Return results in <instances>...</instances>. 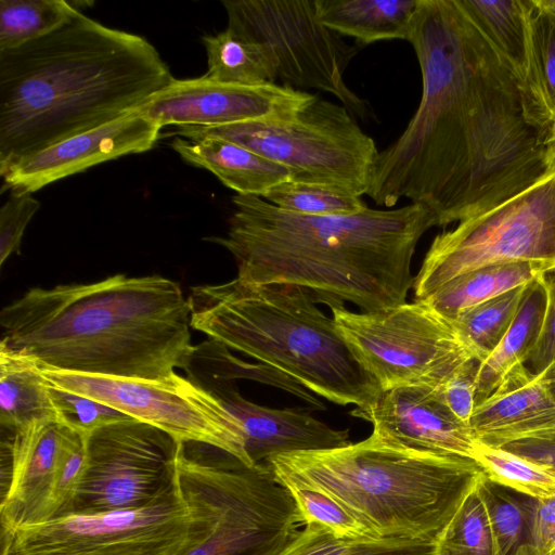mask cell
I'll return each instance as SVG.
<instances>
[{"instance_id": "obj_1", "label": "cell", "mask_w": 555, "mask_h": 555, "mask_svg": "<svg viewBox=\"0 0 555 555\" xmlns=\"http://www.w3.org/2000/svg\"><path fill=\"white\" fill-rule=\"evenodd\" d=\"M408 41L422 98L375 160L369 195L426 207L437 227L475 217L555 170V122L459 0H420Z\"/></svg>"}, {"instance_id": "obj_2", "label": "cell", "mask_w": 555, "mask_h": 555, "mask_svg": "<svg viewBox=\"0 0 555 555\" xmlns=\"http://www.w3.org/2000/svg\"><path fill=\"white\" fill-rule=\"evenodd\" d=\"M223 237L237 279L253 284H292L330 308L351 302L374 311L406 302L414 285L411 263L434 215L410 203L346 216H308L283 210L262 197L234 195Z\"/></svg>"}, {"instance_id": "obj_3", "label": "cell", "mask_w": 555, "mask_h": 555, "mask_svg": "<svg viewBox=\"0 0 555 555\" xmlns=\"http://www.w3.org/2000/svg\"><path fill=\"white\" fill-rule=\"evenodd\" d=\"M172 79L145 38L81 12L37 40L0 52V172L138 111Z\"/></svg>"}, {"instance_id": "obj_4", "label": "cell", "mask_w": 555, "mask_h": 555, "mask_svg": "<svg viewBox=\"0 0 555 555\" xmlns=\"http://www.w3.org/2000/svg\"><path fill=\"white\" fill-rule=\"evenodd\" d=\"M1 345L41 367L160 378L188 370L195 346L180 285L160 275L34 287L0 312Z\"/></svg>"}, {"instance_id": "obj_5", "label": "cell", "mask_w": 555, "mask_h": 555, "mask_svg": "<svg viewBox=\"0 0 555 555\" xmlns=\"http://www.w3.org/2000/svg\"><path fill=\"white\" fill-rule=\"evenodd\" d=\"M188 301L191 327L331 402L365 406L382 391L306 288L235 278L195 286Z\"/></svg>"}, {"instance_id": "obj_6", "label": "cell", "mask_w": 555, "mask_h": 555, "mask_svg": "<svg viewBox=\"0 0 555 555\" xmlns=\"http://www.w3.org/2000/svg\"><path fill=\"white\" fill-rule=\"evenodd\" d=\"M266 463L278 479L297 480L334 499L378 540L433 543L483 474L474 460L391 446L372 434Z\"/></svg>"}, {"instance_id": "obj_7", "label": "cell", "mask_w": 555, "mask_h": 555, "mask_svg": "<svg viewBox=\"0 0 555 555\" xmlns=\"http://www.w3.org/2000/svg\"><path fill=\"white\" fill-rule=\"evenodd\" d=\"M178 478L201 521L181 555H281L305 520L267 463L247 466L217 448L180 442Z\"/></svg>"}, {"instance_id": "obj_8", "label": "cell", "mask_w": 555, "mask_h": 555, "mask_svg": "<svg viewBox=\"0 0 555 555\" xmlns=\"http://www.w3.org/2000/svg\"><path fill=\"white\" fill-rule=\"evenodd\" d=\"M178 137H219L285 167L293 180L367 193L379 151L349 111L318 95L284 120L247 121L211 127L182 126Z\"/></svg>"}, {"instance_id": "obj_9", "label": "cell", "mask_w": 555, "mask_h": 555, "mask_svg": "<svg viewBox=\"0 0 555 555\" xmlns=\"http://www.w3.org/2000/svg\"><path fill=\"white\" fill-rule=\"evenodd\" d=\"M330 309L352 356L382 391L439 387L474 358L452 321L425 300L374 311L353 312L344 305Z\"/></svg>"}, {"instance_id": "obj_10", "label": "cell", "mask_w": 555, "mask_h": 555, "mask_svg": "<svg viewBox=\"0 0 555 555\" xmlns=\"http://www.w3.org/2000/svg\"><path fill=\"white\" fill-rule=\"evenodd\" d=\"M532 260L555 262V170L499 206L438 234L414 279V300H424L469 271Z\"/></svg>"}, {"instance_id": "obj_11", "label": "cell", "mask_w": 555, "mask_h": 555, "mask_svg": "<svg viewBox=\"0 0 555 555\" xmlns=\"http://www.w3.org/2000/svg\"><path fill=\"white\" fill-rule=\"evenodd\" d=\"M201 526L177 475L166 493L139 508L69 514L0 533V555H181Z\"/></svg>"}, {"instance_id": "obj_12", "label": "cell", "mask_w": 555, "mask_h": 555, "mask_svg": "<svg viewBox=\"0 0 555 555\" xmlns=\"http://www.w3.org/2000/svg\"><path fill=\"white\" fill-rule=\"evenodd\" d=\"M228 28L260 46L284 86L328 92L359 116L367 104L346 83L345 70L358 51L324 26L315 0H223Z\"/></svg>"}, {"instance_id": "obj_13", "label": "cell", "mask_w": 555, "mask_h": 555, "mask_svg": "<svg viewBox=\"0 0 555 555\" xmlns=\"http://www.w3.org/2000/svg\"><path fill=\"white\" fill-rule=\"evenodd\" d=\"M42 369L53 386L111 406L179 442L207 444L251 464L241 426L222 402L190 377H118Z\"/></svg>"}, {"instance_id": "obj_14", "label": "cell", "mask_w": 555, "mask_h": 555, "mask_svg": "<svg viewBox=\"0 0 555 555\" xmlns=\"http://www.w3.org/2000/svg\"><path fill=\"white\" fill-rule=\"evenodd\" d=\"M179 441L133 418L100 427L86 438V467L72 514L145 506L177 480Z\"/></svg>"}, {"instance_id": "obj_15", "label": "cell", "mask_w": 555, "mask_h": 555, "mask_svg": "<svg viewBox=\"0 0 555 555\" xmlns=\"http://www.w3.org/2000/svg\"><path fill=\"white\" fill-rule=\"evenodd\" d=\"M314 94L275 82L228 83L202 76L172 81L139 112L160 128L175 125L211 127L295 116Z\"/></svg>"}, {"instance_id": "obj_16", "label": "cell", "mask_w": 555, "mask_h": 555, "mask_svg": "<svg viewBox=\"0 0 555 555\" xmlns=\"http://www.w3.org/2000/svg\"><path fill=\"white\" fill-rule=\"evenodd\" d=\"M350 414L370 422L372 435L385 443L475 461L478 440L473 428L450 411L437 387L384 390L374 402L356 406Z\"/></svg>"}, {"instance_id": "obj_17", "label": "cell", "mask_w": 555, "mask_h": 555, "mask_svg": "<svg viewBox=\"0 0 555 555\" xmlns=\"http://www.w3.org/2000/svg\"><path fill=\"white\" fill-rule=\"evenodd\" d=\"M160 127L139 109L108 124L56 142L1 171L2 191L34 193L101 163L150 151Z\"/></svg>"}, {"instance_id": "obj_18", "label": "cell", "mask_w": 555, "mask_h": 555, "mask_svg": "<svg viewBox=\"0 0 555 555\" xmlns=\"http://www.w3.org/2000/svg\"><path fill=\"white\" fill-rule=\"evenodd\" d=\"M216 396L241 426L253 465L284 453L324 450L350 443L348 429H335L300 409H273L244 398L225 378L189 376Z\"/></svg>"}, {"instance_id": "obj_19", "label": "cell", "mask_w": 555, "mask_h": 555, "mask_svg": "<svg viewBox=\"0 0 555 555\" xmlns=\"http://www.w3.org/2000/svg\"><path fill=\"white\" fill-rule=\"evenodd\" d=\"M85 439L57 421L34 423L1 440L10 463V486L0 500L1 533H12L23 515L49 488L60 468Z\"/></svg>"}, {"instance_id": "obj_20", "label": "cell", "mask_w": 555, "mask_h": 555, "mask_svg": "<svg viewBox=\"0 0 555 555\" xmlns=\"http://www.w3.org/2000/svg\"><path fill=\"white\" fill-rule=\"evenodd\" d=\"M477 440L489 447L555 433V362L538 375L518 364L473 413Z\"/></svg>"}, {"instance_id": "obj_21", "label": "cell", "mask_w": 555, "mask_h": 555, "mask_svg": "<svg viewBox=\"0 0 555 555\" xmlns=\"http://www.w3.org/2000/svg\"><path fill=\"white\" fill-rule=\"evenodd\" d=\"M171 146L186 163L210 171L238 195L262 197L293 178L287 167L223 138L176 137Z\"/></svg>"}, {"instance_id": "obj_22", "label": "cell", "mask_w": 555, "mask_h": 555, "mask_svg": "<svg viewBox=\"0 0 555 555\" xmlns=\"http://www.w3.org/2000/svg\"><path fill=\"white\" fill-rule=\"evenodd\" d=\"M46 421L61 422V418L41 366L33 358L0 344L2 431L13 436L34 423Z\"/></svg>"}, {"instance_id": "obj_23", "label": "cell", "mask_w": 555, "mask_h": 555, "mask_svg": "<svg viewBox=\"0 0 555 555\" xmlns=\"http://www.w3.org/2000/svg\"><path fill=\"white\" fill-rule=\"evenodd\" d=\"M420 0H315L320 22L358 43L408 40Z\"/></svg>"}, {"instance_id": "obj_24", "label": "cell", "mask_w": 555, "mask_h": 555, "mask_svg": "<svg viewBox=\"0 0 555 555\" xmlns=\"http://www.w3.org/2000/svg\"><path fill=\"white\" fill-rule=\"evenodd\" d=\"M552 272H555L553 261L491 264L459 275L424 300L446 319L453 321L474 306Z\"/></svg>"}, {"instance_id": "obj_25", "label": "cell", "mask_w": 555, "mask_h": 555, "mask_svg": "<svg viewBox=\"0 0 555 555\" xmlns=\"http://www.w3.org/2000/svg\"><path fill=\"white\" fill-rule=\"evenodd\" d=\"M546 275L528 284L511 327L496 348L479 363L475 382L476 406L495 390L512 369L524 364L534 348L546 306Z\"/></svg>"}, {"instance_id": "obj_26", "label": "cell", "mask_w": 555, "mask_h": 555, "mask_svg": "<svg viewBox=\"0 0 555 555\" xmlns=\"http://www.w3.org/2000/svg\"><path fill=\"white\" fill-rule=\"evenodd\" d=\"M459 3L528 91L531 0H459Z\"/></svg>"}, {"instance_id": "obj_27", "label": "cell", "mask_w": 555, "mask_h": 555, "mask_svg": "<svg viewBox=\"0 0 555 555\" xmlns=\"http://www.w3.org/2000/svg\"><path fill=\"white\" fill-rule=\"evenodd\" d=\"M477 492L485 505L498 555H534L533 518L537 500L480 476Z\"/></svg>"}, {"instance_id": "obj_28", "label": "cell", "mask_w": 555, "mask_h": 555, "mask_svg": "<svg viewBox=\"0 0 555 555\" xmlns=\"http://www.w3.org/2000/svg\"><path fill=\"white\" fill-rule=\"evenodd\" d=\"M207 54L208 70L204 75L212 80L262 85L275 82L278 73L269 54L258 44L224 29L202 38Z\"/></svg>"}, {"instance_id": "obj_29", "label": "cell", "mask_w": 555, "mask_h": 555, "mask_svg": "<svg viewBox=\"0 0 555 555\" xmlns=\"http://www.w3.org/2000/svg\"><path fill=\"white\" fill-rule=\"evenodd\" d=\"M528 284L474 306L452 321L460 337L479 362L496 348L511 327Z\"/></svg>"}, {"instance_id": "obj_30", "label": "cell", "mask_w": 555, "mask_h": 555, "mask_svg": "<svg viewBox=\"0 0 555 555\" xmlns=\"http://www.w3.org/2000/svg\"><path fill=\"white\" fill-rule=\"evenodd\" d=\"M78 13L65 0H0V52L39 39Z\"/></svg>"}, {"instance_id": "obj_31", "label": "cell", "mask_w": 555, "mask_h": 555, "mask_svg": "<svg viewBox=\"0 0 555 555\" xmlns=\"http://www.w3.org/2000/svg\"><path fill=\"white\" fill-rule=\"evenodd\" d=\"M262 198L283 210L308 216L353 215L367 207L361 196L341 186L293 179L273 186Z\"/></svg>"}, {"instance_id": "obj_32", "label": "cell", "mask_w": 555, "mask_h": 555, "mask_svg": "<svg viewBox=\"0 0 555 555\" xmlns=\"http://www.w3.org/2000/svg\"><path fill=\"white\" fill-rule=\"evenodd\" d=\"M433 555H498L488 515L476 487L436 539Z\"/></svg>"}, {"instance_id": "obj_33", "label": "cell", "mask_w": 555, "mask_h": 555, "mask_svg": "<svg viewBox=\"0 0 555 555\" xmlns=\"http://www.w3.org/2000/svg\"><path fill=\"white\" fill-rule=\"evenodd\" d=\"M475 461L494 481L538 500L555 495V473L521 456L478 441Z\"/></svg>"}, {"instance_id": "obj_34", "label": "cell", "mask_w": 555, "mask_h": 555, "mask_svg": "<svg viewBox=\"0 0 555 555\" xmlns=\"http://www.w3.org/2000/svg\"><path fill=\"white\" fill-rule=\"evenodd\" d=\"M527 88L555 122V17L531 0L530 69Z\"/></svg>"}, {"instance_id": "obj_35", "label": "cell", "mask_w": 555, "mask_h": 555, "mask_svg": "<svg viewBox=\"0 0 555 555\" xmlns=\"http://www.w3.org/2000/svg\"><path fill=\"white\" fill-rule=\"evenodd\" d=\"M292 493L306 524H318L340 539L377 542L375 534L322 491L293 479H278Z\"/></svg>"}, {"instance_id": "obj_36", "label": "cell", "mask_w": 555, "mask_h": 555, "mask_svg": "<svg viewBox=\"0 0 555 555\" xmlns=\"http://www.w3.org/2000/svg\"><path fill=\"white\" fill-rule=\"evenodd\" d=\"M86 467V438L68 455L40 499L23 515L20 526L51 521L73 513Z\"/></svg>"}, {"instance_id": "obj_37", "label": "cell", "mask_w": 555, "mask_h": 555, "mask_svg": "<svg viewBox=\"0 0 555 555\" xmlns=\"http://www.w3.org/2000/svg\"><path fill=\"white\" fill-rule=\"evenodd\" d=\"M192 363L209 365L216 370L219 369L218 371H211L209 373L211 377L225 379L245 377L257 379L281 387L324 409V405L318 401L314 396L309 395L306 388L299 387V384L292 378L262 363L256 365L242 363L228 352L225 346L212 339L205 341L201 346H195Z\"/></svg>"}, {"instance_id": "obj_38", "label": "cell", "mask_w": 555, "mask_h": 555, "mask_svg": "<svg viewBox=\"0 0 555 555\" xmlns=\"http://www.w3.org/2000/svg\"><path fill=\"white\" fill-rule=\"evenodd\" d=\"M50 388L61 422L85 438L100 427L131 418L111 406L51 384Z\"/></svg>"}, {"instance_id": "obj_39", "label": "cell", "mask_w": 555, "mask_h": 555, "mask_svg": "<svg viewBox=\"0 0 555 555\" xmlns=\"http://www.w3.org/2000/svg\"><path fill=\"white\" fill-rule=\"evenodd\" d=\"M397 541L357 542L340 539L318 524H306L281 555H376Z\"/></svg>"}, {"instance_id": "obj_40", "label": "cell", "mask_w": 555, "mask_h": 555, "mask_svg": "<svg viewBox=\"0 0 555 555\" xmlns=\"http://www.w3.org/2000/svg\"><path fill=\"white\" fill-rule=\"evenodd\" d=\"M40 207L33 193H11L0 209V266L20 253L25 229Z\"/></svg>"}, {"instance_id": "obj_41", "label": "cell", "mask_w": 555, "mask_h": 555, "mask_svg": "<svg viewBox=\"0 0 555 555\" xmlns=\"http://www.w3.org/2000/svg\"><path fill=\"white\" fill-rule=\"evenodd\" d=\"M479 363L474 358L468 360L437 387L446 405L466 424H469L476 406L475 382Z\"/></svg>"}, {"instance_id": "obj_42", "label": "cell", "mask_w": 555, "mask_h": 555, "mask_svg": "<svg viewBox=\"0 0 555 555\" xmlns=\"http://www.w3.org/2000/svg\"><path fill=\"white\" fill-rule=\"evenodd\" d=\"M555 273V272H554ZM555 362V275H546V306L542 327L534 348L524 363L531 375H538Z\"/></svg>"}, {"instance_id": "obj_43", "label": "cell", "mask_w": 555, "mask_h": 555, "mask_svg": "<svg viewBox=\"0 0 555 555\" xmlns=\"http://www.w3.org/2000/svg\"><path fill=\"white\" fill-rule=\"evenodd\" d=\"M499 448L555 473V433L515 440Z\"/></svg>"}, {"instance_id": "obj_44", "label": "cell", "mask_w": 555, "mask_h": 555, "mask_svg": "<svg viewBox=\"0 0 555 555\" xmlns=\"http://www.w3.org/2000/svg\"><path fill=\"white\" fill-rule=\"evenodd\" d=\"M533 547L534 555H555V495L537 500Z\"/></svg>"}, {"instance_id": "obj_45", "label": "cell", "mask_w": 555, "mask_h": 555, "mask_svg": "<svg viewBox=\"0 0 555 555\" xmlns=\"http://www.w3.org/2000/svg\"><path fill=\"white\" fill-rule=\"evenodd\" d=\"M433 542L399 540L376 555H433Z\"/></svg>"}, {"instance_id": "obj_46", "label": "cell", "mask_w": 555, "mask_h": 555, "mask_svg": "<svg viewBox=\"0 0 555 555\" xmlns=\"http://www.w3.org/2000/svg\"><path fill=\"white\" fill-rule=\"evenodd\" d=\"M533 2L540 10L555 17V0H533Z\"/></svg>"}]
</instances>
